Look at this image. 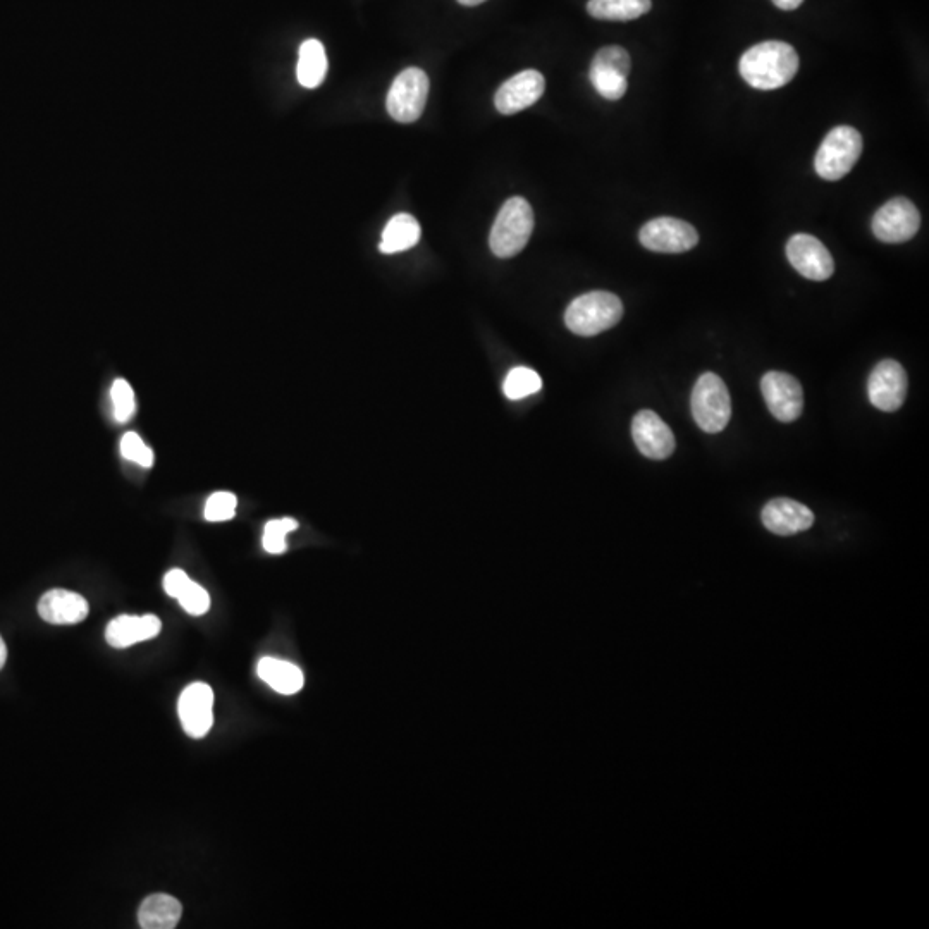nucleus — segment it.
<instances>
[{
  "instance_id": "1",
  "label": "nucleus",
  "mask_w": 929,
  "mask_h": 929,
  "mask_svg": "<svg viewBox=\"0 0 929 929\" xmlns=\"http://www.w3.org/2000/svg\"><path fill=\"white\" fill-rule=\"evenodd\" d=\"M799 54L785 42L770 40L754 45L740 57V76L756 90H778L794 80L799 71Z\"/></svg>"
},
{
  "instance_id": "2",
  "label": "nucleus",
  "mask_w": 929,
  "mask_h": 929,
  "mask_svg": "<svg viewBox=\"0 0 929 929\" xmlns=\"http://www.w3.org/2000/svg\"><path fill=\"white\" fill-rule=\"evenodd\" d=\"M623 317V303L608 291H592L575 298L565 312V324L579 336H596L615 327Z\"/></svg>"
},
{
  "instance_id": "3",
  "label": "nucleus",
  "mask_w": 929,
  "mask_h": 929,
  "mask_svg": "<svg viewBox=\"0 0 929 929\" xmlns=\"http://www.w3.org/2000/svg\"><path fill=\"white\" fill-rule=\"evenodd\" d=\"M534 231V210L522 197L506 200L489 234V247L499 259L522 252Z\"/></svg>"
},
{
  "instance_id": "4",
  "label": "nucleus",
  "mask_w": 929,
  "mask_h": 929,
  "mask_svg": "<svg viewBox=\"0 0 929 929\" xmlns=\"http://www.w3.org/2000/svg\"><path fill=\"white\" fill-rule=\"evenodd\" d=\"M862 136L856 128L838 126L826 135L819 147L814 167L819 178L826 181H838L845 178L854 169L861 157Z\"/></svg>"
},
{
  "instance_id": "5",
  "label": "nucleus",
  "mask_w": 929,
  "mask_h": 929,
  "mask_svg": "<svg viewBox=\"0 0 929 929\" xmlns=\"http://www.w3.org/2000/svg\"><path fill=\"white\" fill-rule=\"evenodd\" d=\"M690 407L696 424L708 434L723 431L732 419V400L728 388L723 379L713 372L697 379Z\"/></svg>"
},
{
  "instance_id": "6",
  "label": "nucleus",
  "mask_w": 929,
  "mask_h": 929,
  "mask_svg": "<svg viewBox=\"0 0 929 929\" xmlns=\"http://www.w3.org/2000/svg\"><path fill=\"white\" fill-rule=\"evenodd\" d=\"M427 95L429 78L422 69L408 68L401 71L389 88L386 100L389 116L398 123H415L424 112Z\"/></svg>"
},
{
  "instance_id": "7",
  "label": "nucleus",
  "mask_w": 929,
  "mask_h": 929,
  "mask_svg": "<svg viewBox=\"0 0 929 929\" xmlns=\"http://www.w3.org/2000/svg\"><path fill=\"white\" fill-rule=\"evenodd\" d=\"M630 69L632 59L627 50L618 45H610L597 50L592 59L589 78L601 97L606 100H620L627 93Z\"/></svg>"
},
{
  "instance_id": "8",
  "label": "nucleus",
  "mask_w": 929,
  "mask_h": 929,
  "mask_svg": "<svg viewBox=\"0 0 929 929\" xmlns=\"http://www.w3.org/2000/svg\"><path fill=\"white\" fill-rule=\"evenodd\" d=\"M873 233L878 240L890 245L905 243L916 236L921 228V214L907 198H892L874 214Z\"/></svg>"
},
{
  "instance_id": "9",
  "label": "nucleus",
  "mask_w": 929,
  "mask_h": 929,
  "mask_svg": "<svg viewBox=\"0 0 929 929\" xmlns=\"http://www.w3.org/2000/svg\"><path fill=\"white\" fill-rule=\"evenodd\" d=\"M642 247L651 252H689L699 243V233L689 222L675 217H656L642 226L639 233Z\"/></svg>"
},
{
  "instance_id": "10",
  "label": "nucleus",
  "mask_w": 929,
  "mask_h": 929,
  "mask_svg": "<svg viewBox=\"0 0 929 929\" xmlns=\"http://www.w3.org/2000/svg\"><path fill=\"white\" fill-rule=\"evenodd\" d=\"M787 259L800 276L811 281H826L835 272V262L828 248L811 234H794L788 240Z\"/></svg>"
},
{
  "instance_id": "11",
  "label": "nucleus",
  "mask_w": 929,
  "mask_h": 929,
  "mask_svg": "<svg viewBox=\"0 0 929 929\" xmlns=\"http://www.w3.org/2000/svg\"><path fill=\"white\" fill-rule=\"evenodd\" d=\"M761 391L776 420L790 424L799 419L804 408V393L794 376L771 370L761 381Z\"/></svg>"
},
{
  "instance_id": "12",
  "label": "nucleus",
  "mask_w": 929,
  "mask_h": 929,
  "mask_svg": "<svg viewBox=\"0 0 929 929\" xmlns=\"http://www.w3.org/2000/svg\"><path fill=\"white\" fill-rule=\"evenodd\" d=\"M869 401L881 412H897L907 396V374L895 360H883L874 367L868 381Z\"/></svg>"
},
{
  "instance_id": "13",
  "label": "nucleus",
  "mask_w": 929,
  "mask_h": 929,
  "mask_svg": "<svg viewBox=\"0 0 929 929\" xmlns=\"http://www.w3.org/2000/svg\"><path fill=\"white\" fill-rule=\"evenodd\" d=\"M214 690L204 682L191 683L179 697L178 713L191 739H204L214 725Z\"/></svg>"
},
{
  "instance_id": "14",
  "label": "nucleus",
  "mask_w": 929,
  "mask_h": 929,
  "mask_svg": "<svg viewBox=\"0 0 929 929\" xmlns=\"http://www.w3.org/2000/svg\"><path fill=\"white\" fill-rule=\"evenodd\" d=\"M546 90V81L536 69H527L515 74L513 78L505 81L494 97V104L501 114L511 116L523 109H529L541 99Z\"/></svg>"
},
{
  "instance_id": "15",
  "label": "nucleus",
  "mask_w": 929,
  "mask_h": 929,
  "mask_svg": "<svg viewBox=\"0 0 929 929\" xmlns=\"http://www.w3.org/2000/svg\"><path fill=\"white\" fill-rule=\"evenodd\" d=\"M632 437L640 453L651 460H666L675 451V436L653 410H640L632 422Z\"/></svg>"
},
{
  "instance_id": "16",
  "label": "nucleus",
  "mask_w": 929,
  "mask_h": 929,
  "mask_svg": "<svg viewBox=\"0 0 929 929\" xmlns=\"http://www.w3.org/2000/svg\"><path fill=\"white\" fill-rule=\"evenodd\" d=\"M764 527L776 536H795L814 525V513L794 499H773L764 506Z\"/></svg>"
},
{
  "instance_id": "17",
  "label": "nucleus",
  "mask_w": 929,
  "mask_h": 929,
  "mask_svg": "<svg viewBox=\"0 0 929 929\" xmlns=\"http://www.w3.org/2000/svg\"><path fill=\"white\" fill-rule=\"evenodd\" d=\"M90 611L87 599L66 591V589H52L45 592L38 601V615L44 622L52 625H74L85 620Z\"/></svg>"
},
{
  "instance_id": "18",
  "label": "nucleus",
  "mask_w": 929,
  "mask_h": 929,
  "mask_svg": "<svg viewBox=\"0 0 929 929\" xmlns=\"http://www.w3.org/2000/svg\"><path fill=\"white\" fill-rule=\"evenodd\" d=\"M162 630V622L155 615H123L114 618L105 630L107 644L116 649H126L138 642L154 639Z\"/></svg>"
},
{
  "instance_id": "19",
  "label": "nucleus",
  "mask_w": 929,
  "mask_h": 929,
  "mask_svg": "<svg viewBox=\"0 0 929 929\" xmlns=\"http://www.w3.org/2000/svg\"><path fill=\"white\" fill-rule=\"evenodd\" d=\"M183 905L166 893H154L143 900L138 911V923L143 929H173L178 926Z\"/></svg>"
},
{
  "instance_id": "20",
  "label": "nucleus",
  "mask_w": 929,
  "mask_h": 929,
  "mask_svg": "<svg viewBox=\"0 0 929 929\" xmlns=\"http://www.w3.org/2000/svg\"><path fill=\"white\" fill-rule=\"evenodd\" d=\"M257 675L271 689L284 696H293L303 689V673L290 661L276 658H262L257 665Z\"/></svg>"
},
{
  "instance_id": "21",
  "label": "nucleus",
  "mask_w": 929,
  "mask_h": 929,
  "mask_svg": "<svg viewBox=\"0 0 929 929\" xmlns=\"http://www.w3.org/2000/svg\"><path fill=\"white\" fill-rule=\"evenodd\" d=\"M326 74L327 56L324 45L315 38L303 42L300 54H298V66H296L298 83L308 90H314L326 80Z\"/></svg>"
},
{
  "instance_id": "22",
  "label": "nucleus",
  "mask_w": 929,
  "mask_h": 929,
  "mask_svg": "<svg viewBox=\"0 0 929 929\" xmlns=\"http://www.w3.org/2000/svg\"><path fill=\"white\" fill-rule=\"evenodd\" d=\"M420 240V224L410 214H398L386 224L382 231L379 250L386 255L405 252L415 247Z\"/></svg>"
},
{
  "instance_id": "23",
  "label": "nucleus",
  "mask_w": 929,
  "mask_h": 929,
  "mask_svg": "<svg viewBox=\"0 0 929 929\" xmlns=\"http://www.w3.org/2000/svg\"><path fill=\"white\" fill-rule=\"evenodd\" d=\"M651 0H589L587 13L603 21H632L649 13Z\"/></svg>"
},
{
  "instance_id": "24",
  "label": "nucleus",
  "mask_w": 929,
  "mask_h": 929,
  "mask_svg": "<svg viewBox=\"0 0 929 929\" xmlns=\"http://www.w3.org/2000/svg\"><path fill=\"white\" fill-rule=\"evenodd\" d=\"M541 388V377L536 370L529 369V367L511 369L503 384V391L510 400H523L530 394L539 393Z\"/></svg>"
},
{
  "instance_id": "25",
  "label": "nucleus",
  "mask_w": 929,
  "mask_h": 929,
  "mask_svg": "<svg viewBox=\"0 0 929 929\" xmlns=\"http://www.w3.org/2000/svg\"><path fill=\"white\" fill-rule=\"evenodd\" d=\"M296 529H298V522L293 518H279V520L265 523L264 539H262L265 551L271 554L284 553L286 536Z\"/></svg>"
},
{
  "instance_id": "26",
  "label": "nucleus",
  "mask_w": 929,
  "mask_h": 929,
  "mask_svg": "<svg viewBox=\"0 0 929 929\" xmlns=\"http://www.w3.org/2000/svg\"><path fill=\"white\" fill-rule=\"evenodd\" d=\"M112 407H114V417L117 422L126 424L128 420L133 419L135 415V391L131 384L124 379H116L111 388Z\"/></svg>"
},
{
  "instance_id": "27",
  "label": "nucleus",
  "mask_w": 929,
  "mask_h": 929,
  "mask_svg": "<svg viewBox=\"0 0 929 929\" xmlns=\"http://www.w3.org/2000/svg\"><path fill=\"white\" fill-rule=\"evenodd\" d=\"M176 599L181 604V608L191 616L205 615L210 608L209 592L205 591L202 585L193 582V580L186 584L185 589L179 592Z\"/></svg>"
},
{
  "instance_id": "28",
  "label": "nucleus",
  "mask_w": 929,
  "mask_h": 929,
  "mask_svg": "<svg viewBox=\"0 0 929 929\" xmlns=\"http://www.w3.org/2000/svg\"><path fill=\"white\" fill-rule=\"evenodd\" d=\"M236 506H238V499L233 493L219 491V493H214L207 499L205 518L209 522H226V520H231L234 517Z\"/></svg>"
},
{
  "instance_id": "29",
  "label": "nucleus",
  "mask_w": 929,
  "mask_h": 929,
  "mask_svg": "<svg viewBox=\"0 0 929 929\" xmlns=\"http://www.w3.org/2000/svg\"><path fill=\"white\" fill-rule=\"evenodd\" d=\"M121 455L126 460L138 463V465L145 468L154 465V453L148 448L147 444L143 443L142 437L138 436L136 432L124 434L123 439H121Z\"/></svg>"
},
{
  "instance_id": "30",
  "label": "nucleus",
  "mask_w": 929,
  "mask_h": 929,
  "mask_svg": "<svg viewBox=\"0 0 929 929\" xmlns=\"http://www.w3.org/2000/svg\"><path fill=\"white\" fill-rule=\"evenodd\" d=\"M190 580L186 572L179 570V568H174L171 572H167L166 577H164V591L167 592V596L176 599V597L179 596V592L185 589L186 584H188Z\"/></svg>"
},
{
  "instance_id": "31",
  "label": "nucleus",
  "mask_w": 929,
  "mask_h": 929,
  "mask_svg": "<svg viewBox=\"0 0 929 929\" xmlns=\"http://www.w3.org/2000/svg\"><path fill=\"white\" fill-rule=\"evenodd\" d=\"M804 0H773L778 9H783V11H794L797 7L802 6Z\"/></svg>"
},
{
  "instance_id": "32",
  "label": "nucleus",
  "mask_w": 929,
  "mask_h": 929,
  "mask_svg": "<svg viewBox=\"0 0 929 929\" xmlns=\"http://www.w3.org/2000/svg\"><path fill=\"white\" fill-rule=\"evenodd\" d=\"M6 661H7L6 642H4V639L0 637V670L4 668V665H6Z\"/></svg>"
},
{
  "instance_id": "33",
  "label": "nucleus",
  "mask_w": 929,
  "mask_h": 929,
  "mask_svg": "<svg viewBox=\"0 0 929 929\" xmlns=\"http://www.w3.org/2000/svg\"><path fill=\"white\" fill-rule=\"evenodd\" d=\"M458 2H460L462 6L472 7V6H479V4H482V2H486V0H458Z\"/></svg>"
}]
</instances>
